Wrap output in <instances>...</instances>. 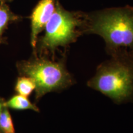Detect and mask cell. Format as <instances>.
<instances>
[{
  "instance_id": "cell-3",
  "label": "cell",
  "mask_w": 133,
  "mask_h": 133,
  "mask_svg": "<svg viewBox=\"0 0 133 133\" xmlns=\"http://www.w3.org/2000/svg\"><path fill=\"white\" fill-rule=\"evenodd\" d=\"M88 86L116 104L133 100V54L114 56L103 62L88 81Z\"/></svg>"
},
{
  "instance_id": "cell-1",
  "label": "cell",
  "mask_w": 133,
  "mask_h": 133,
  "mask_svg": "<svg viewBox=\"0 0 133 133\" xmlns=\"http://www.w3.org/2000/svg\"><path fill=\"white\" fill-rule=\"evenodd\" d=\"M84 34L101 36L112 57L133 54V6L106 8L86 12Z\"/></svg>"
},
{
  "instance_id": "cell-7",
  "label": "cell",
  "mask_w": 133,
  "mask_h": 133,
  "mask_svg": "<svg viewBox=\"0 0 133 133\" xmlns=\"http://www.w3.org/2000/svg\"><path fill=\"white\" fill-rule=\"evenodd\" d=\"M4 105L8 109L15 110H30L39 112V109L35 104H33L27 97L16 94L9 98L8 101H5Z\"/></svg>"
},
{
  "instance_id": "cell-8",
  "label": "cell",
  "mask_w": 133,
  "mask_h": 133,
  "mask_svg": "<svg viewBox=\"0 0 133 133\" xmlns=\"http://www.w3.org/2000/svg\"><path fill=\"white\" fill-rule=\"evenodd\" d=\"M35 89V84L30 78L21 76L17 78L15 84L14 90L18 94L29 97Z\"/></svg>"
},
{
  "instance_id": "cell-6",
  "label": "cell",
  "mask_w": 133,
  "mask_h": 133,
  "mask_svg": "<svg viewBox=\"0 0 133 133\" xmlns=\"http://www.w3.org/2000/svg\"><path fill=\"white\" fill-rule=\"evenodd\" d=\"M22 19L23 17L13 12L6 3H0V45L7 44V38L4 34L10 25L19 22Z\"/></svg>"
},
{
  "instance_id": "cell-4",
  "label": "cell",
  "mask_w": 133,
  "mask_h": 133,
  "mask_svg": "<svg viewBox=\"0 0 133 133\" xmlns=\"http://www.w3.org/2000/svg\"><path fill=\"white\" fill-rule=\"evenodd\" d=\"M16 68L20 75L33 81L36 101L48 92L60 91L75 83L66 69L64 59L56 61L48 56L33 54L29 60L18 61Z\"/></svg>"
},
{
  "instance_id": "cell-5",
  "label": "cell",
  "mask_w": 133,
  "mask_h": 133,
  "mask_svg": "<svg viewBox=\"0 0 133 133\" xmlns=\"http://www.w3.org/2000/svg\"><path fill=\"white\" fill-rule=\"evenodd\" d=\"M57 0H39L33 8L29 18L30 19V44L35 51L39 35L52 16Z\"/></svg>"
},
{
  "instance_id": "cell-2",
  "label": "cell",
  "mask_w": 133,
  "mask_h": 133,
  "mask_svg": "<svg viewBox=\"0 0 133 133\" xmlns=\"http://www.w3.org/2000/svg\"><path fill=\"white\" fill-rule=\"evenodd\" d=\"M86 12L65 9L57 0L56 9L44 27V33L38 37L34 55H52L60 47H66L76 42L84 34Z\"/></svg>"
},
{
  "instance_id": "cell-11",
  "label": "cell",
  "mask_w": 133,
  "mask_h": 133,
  "mask_svg": "<svg viewBox=\"0 0 133 133\" xmlns=\"http://www.w3.org/2000/svg\"><path fill=\"white\" fill-rule=\"evenodd\" d=\"M13 0H0V3H7L12 2Z\"/></svg>"
},
{
  "instance_id": "cell-9",
  "label": "cell",
  "mask_w": 133,
  "mask_h": 133,
  "mask_svg": "<svg viewBox=\"0 0 133 133\" xmlns=\"http://www.w3.org/2000/svg\"><path fill=\"white\" fill-rule=\"evenodd\" d=\"M0 133H16L12 116L6 106L0 112Z\"/></svg>"
},
{
  "instance_id": "cell-10",
  "label": "cell",
  "mask_w": 133,
  "mask_h": 133,
  "mask_svg": "<svg viewBox=\"0 0 133 133\" xmlns=\"http://www.w3.org/2000/svg\"><path fill=\"white\" fill-rule=\"evenodd\" d=\"M4 102H5L4 100L2 99L1 97H0V112H1V110L3 109V108L5 106Z\"/></svg>"
}]
</instances>
